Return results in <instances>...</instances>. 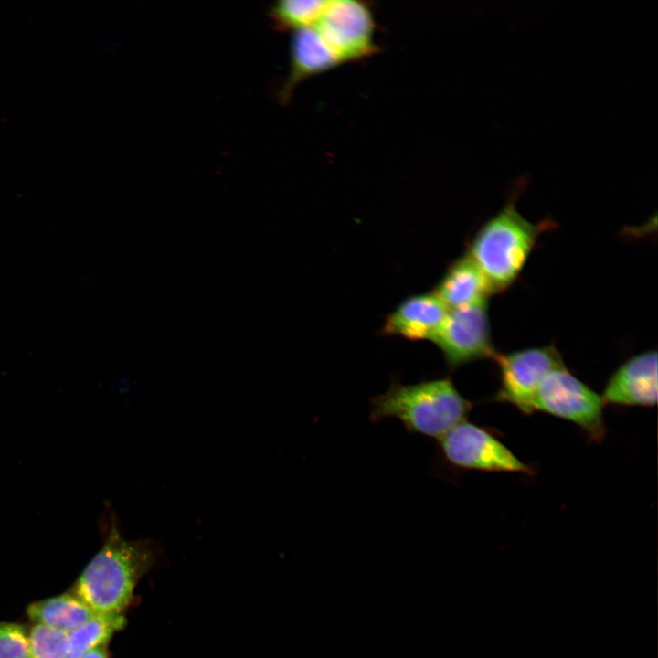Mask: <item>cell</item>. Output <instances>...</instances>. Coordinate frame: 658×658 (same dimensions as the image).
<instances>
[{
    "label": "cell",
    "mask_w": 658,
    "mask_h": 658,
    "mask_svg": "<svg viewBox=\"0 0 658 658\" xmlns=\"http://www.w3.org/2000/svg\"><path fill=\"white\" fill-rule=\"evenodd\" d=\"M157 551L152 541L125 539L111 513L101 549L83 568L70 592L96 614H122L138 581L154 564Z\"/></svg>",
    "instance_id": "obj_1"
},
{
    "label": "cell",
    "mask_w": 658,
    "mask_h": 658,
    "mask_svg": "<svg viewBox=\"0 0 658 658\" xmlns=\"http://www.w3.org/2000/svg\"><path fill=\"white\" fill-rule=\"evenodd\" d=\"M369 419L377 423L396 419L406 430L437 440L466 420L472 403L448 378L414 384L394 381L383 394L370 399Z\"/></svg>",
    "instance_id": "obj_2"
},
{
    "label": "cell",
    "mask_w": 658,
    "mask_h": 658,
    "mask_svg": "<svg viewBox=\"0 0 658 658\" xmlns=\"http://www.w3.org/2000/svg\"><path fill=\"white\" fill-rule=\"evenodd\" d=\"M540 229L509 204L477 231L467 254L482 271L494 293L504 291L517 279Z\"/></svg>",
    "instance_id": "obj_3"
},
{
    "label": "cell",
    "mask_w": 658,
    "mask_h": 658,
    "mask_svg": "<svg viewBox=\"0 0 658 658\" xmlns=\"http://www.w3.org/2000/svg\"><path fill=\"white\" fill-rule=\"evenodd\" d=\"M437 456L438 466L451 470L534 473L489 430L466 420L438 440Z\"/></svg>",
    "instance_id": "obj_4"
},
{
    "label": "cell",
    "mask_w": 658,
    "mask_h": 658,
    "mask_svg": "<svg viewBox=\"0 0 658 658\" xmlns=\"http://www.w3.org/2000/svg\"><path fill=\"white\" fill-rule=\"evenodd\" d=\"M603 407L600 395L565 366L547 376L534 400L535 412L542 411L570 421L595 442H600L606 434Z\"/></svg>",
    "instance_id": "obj_5"
},
{
    "label": "cell",
    "mask_w": 658,
    "mask_h": 658,
    "mask_svg": "<svg viewBox=\"0 0 658 658\" xmlns=\"http://www.w3.org/2000/svg\"><path fill=\"white\" fill-rule=\"evenodd\" d=\"M312 27L342 64L370 57L377 49L372 9L364 2L326 0Z\"/></svg>",
    "instance_id": "obj_6"
},
{
    "label": "cell",
    "mask_w": 658,
    "mask_h": 658,
    "mask_svg": "<svg viewBox=\"0 0 658 658\" xmlns=\"http://www.w3.org/2000/svg\"><path fill=\"white\" fill-rule=\"evenodd\" d=\"M493 359L497 364L500 377L495 399L513 405L525 415L535 412V397L547 376L565 366L560 353L553 345L496 353Z\"/></svg>",
    "instance_id": "obj_7"
},
{
    "label": "cell",
    "mask_w": 658,
    "mask_h": 658,
    "mask_svg": "<svg viewBox=\"0 0 658 658\" xmlns=\"http://www.w3.org/2000/svg\"><path fill=\"white\" fill-rule=\"evenodd\" d=\"M451 369L484 358L496 352L491 341L487 302L450 310L431 340Z\"/></svg>",
    "instance_id": "obj_8"
},
{
    "label": "cell",
    "mask_w": 658,
    "mask_h": 658,
    "mask_svg": "<svg viewBox=\"0 0 658 658\" xmlns=\"http://www.w3.org/2000/svg\"><path fill=\"white\" fill-rule=\"evenodd\" d=\"M604 405L652 407L657 403V353L647 351L625 361L609 378Z\"/></svg>",
    "instance_id": "obj_9"
},
{
    "label": "cell",
    "mask_w": 658,
    "mask_h": 658,
    "mask_svg": "<svg viewBox=\"0 0 658 658\" xmlns=\"http://www.w3.org/2000/svg\"><path fill=\"white\" fill-rule=\"evenodd\" d=\"M449 312L434 292L416 294L402 301L387 317L382 332L411 341H431Z\"/></svg>",
    "instance_id": "obj_10"
},
{
    "label": "cell",
    "mask_w": 658,
    "mask_h": 658,
    "mask_svg": "<svg viewBox=\"0 0 658 658\" xmlns=\"http://www.w3.org/2000/svg\"><path fill=\"white\" fill-rule=\"evenodd\" d=\"M341 64L313 27L294 31L291 42V69L280 93L281 101L287 102L301 81Z\"/></svg>",
    "instance_id": "obj_11"
},
{
    "label": "cell",
    "mask_w": 658,
    "mask_h": 658,
    "mask_svg": "<svg viewBox=\"0 0 658 658\" xmlns=\"http://www.w3.org/2000/svg\"><path fill=\"white\" fill-rule=\"evenodd\" d=\"M434 293L452 310L487 302L494 292L482 271L466 254L449 267Z\"/></svg>",
    "instance_id": "obj_12"
},
{
    "label": "cell",
    "mask_w": 658,
    "mask_h": 658,
    "mask_svg": "<svg viewBox=\"0 0 658 658\" xmlns=\"http://www.w3.org/2000/svg\"><path fill=\"white\" fill-rule=\"evenodd\" d=\"M26 614L32 623L44 624L69 633L96 613L69 591L30 603Z\"/></svg>",
    "instance_id": "obj_13"
},
{
    "label": "cell",
    "mask_w": 658,
    "mask_h": 658,
    "mask_svg": "<svg viewBox=\"0 0 658 658\" xmlns=\"http://www.w3.org/2000/svg\"><path fill=\"white\" fill-rule=\"evenodd\" d=\"M125 622L123 614H95L87 622L69 632L67 658H79L97 646L108 644L113 634L123 629Z\"/></svg>",
    "instance_id": "obj_14"
},
{
    "label": "cell",
    "mask_w": 658,
    "mask_h": 658,
    "mask_svg": "<svg viewBox=\"0 0 658 658\" xmlns=\"http://www.w3.org/2000/svg\"><path fill=\"white\" fill-rule=\"evenodd\" d=\"M326 0H282L276 2L269 16L278 30L312 27L321 16Z\"/></svg>",
    "instance_id": "obj_15"
},
{
    "label": "cell",
    "mask_w": 658,
    "mask_h": 658,
    "mask_svg": "<svg viewBox=\"0 0 658 658\" xmlns=\"http://www.w3.org/2000/svg\"><path fill=\"white\" fill-rule=\"evenodd\" d=\"M30 658H67L69 633L44 624L27 630Z\"/></svg>",
    "instance_id": "obj_16"
},
{
    "label": "cell",
    "mask_w": 658,
    "mask_h": 658,
    "mask_svg": "<svg viewBox=\"0 0 658 658\" xmlns=\"http://www.w3.org/2000/svg\"><path fill=\"white\" fill-rule=\"evenodd\" d=\"M0 658H30L25 625L0 621Z\"/></svg>",
    "instance_id": "obj_17"
},
{
    "label": "cell",
    "mask_w": 658,
    "mask_h": 658,
    "mask_svg": "<svg viewBox=\"0 0 658 658\" xmlns=\"http://www.w3.org/2000/svg\"><path fill=\"white\" fill-rule=\"evenodd\" d=\"M79 658H109L107 644L97 646L86 652Z\"/></svg>",
    "instance_id": "obj_18"
}]
</instances>
